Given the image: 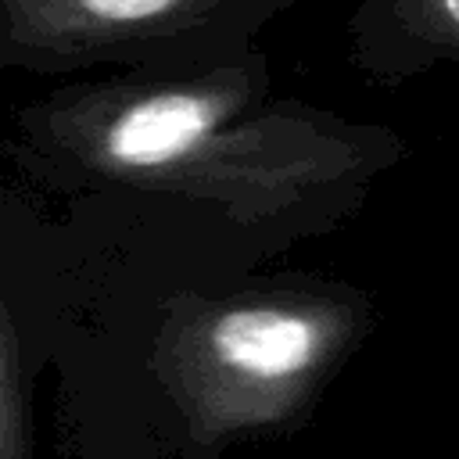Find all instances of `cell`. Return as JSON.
Listing matches in <instances>:
<instances>
[{"instance_id":"1","label":"cell","mask_w":459,"mask_h":459,"mask_svg":"<svg viewBox=\"0 0 459 459\" xmlns=\"http://www.w3.org/2000/svg\"><path fill=\"white\" fill-rule=\"evenodd\" d=\"M244 97L237 72L86 86L50 97L29 129L47 154L100 179L219 194L237 176L244 179V158L316 147V136L287 147L290 126L269 136L251 122H233Z\"/></svg>"},{"instance_id":"2","label":"cell","mask_w":459,"mask_h":459,"mask_svg":"<svg viewBox=\"0 0 459 459\" xmlns=\"http://www.w3.org/2000/svg\"><path fill=\"white\" fill-rule=\"evenodd\" d=\"M348 333L344 305L323 298L201 305L161 330L154 369L194 441H219L294 412L344 355Z\"/></svg>"},{"instance_id":"3","label":"cell","mask_w":459,"mask_h":459,"mask_svg":"<svg viewBox=\"0 0 459 459\" xmlns=\"http://www.w3.org/2000/svg\"><path fill=\"white\" fill-rule=\"evenodd\" d=\"M219 0H0V47L18 61H86L154 43Z\"/></svg>"},{"instance_id":"4","label":"cell","mask_w":459,"mask_h":459,"mask_svg":"<svg viewBox=\"0 0 459 459\" xmlns=\"http://www.w3.org/2000/svg\"><path fill=\"white\" fill-rule=\"evenodd\" d=\"M0 459H32L25 387L18 373V348L0 301Z\"/></svg>"},{"instance_id":"5","label":"cell","mask_w":459,"mask_h":459,"mask_svg":"<svg viewBox=\"0 0 459 459\" xmlns=\"http://www.w3.org/2000/svg\"><path fill=\"white\" fill-rule=\"evenodd\" d=\"M412 11L430 25L434 43H459V0H412Z\"/></svg>"}]
</instances>
